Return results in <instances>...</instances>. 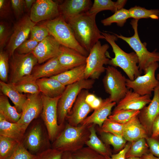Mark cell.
Returning <instances> with one entry per match:
<instances>
[{
    "label": "cell",
    "instance_id": "obj_1",
    "mask_svg": "<svg viewBox=\"0 0 159 159\" xmlns=\"http://www.w3.org/2000/svg\"><path fill=\"white\" fill-rule=\"evenodd\" d=\"M96 15L87 11L65 19L78 43L89 53L100 39H105L96 22Z\"/></svg>",
    "mask_w": 159,
    "mask_h": 159
},
{
    "label": "cell",
    "instance_id": "obj_2",
    "mask_svg": "<svg viewBox=\"0 0 159 159\" xmlns=\"http://www.w3.org/2000/svg\"><path fill=\"white\" fill-rule=\"evenodd\" d=\"M90 125L74 127L67 123L52 143L51 148L71 153L82 148L89 139Z\"/></svg>",
    "mask_w": 159,
    "mask_h": 159
},
{
    "label": "cell",
    "instance_id": "obj_3",
    "mask_svg": "<svg viewBox=\"0 0 159 159\" xmlns=\"http://www.w3.org/2000/svg\"><path fill=\"white\" fill-rule=\"evenodd\" d=\"M101 34L111 46L115 54V57L110 59L109 64L120 68L131 81L141 75L142 72L138 66L139 59L136 53H127L123 50L116 43L118 38L115 35L102 32Z\"/></svg>",
    "mask_w": 159,
    "mask_h": 159
},
{
    "label": "cell",
    "instance_id": "obj_4",
    "mask_svg": "<svg viewBox=\"0 0 159 159\" xmlns=\"http://www.w3.org/2000/svg\"><path fill=\"white\" fill-rule=\"evenodd\" d=\"M39 25L46 28L50 35L60 45L73 49L86 57L88 56L89 53L77 40L70 26L61 15Z\"/></svg>",
    "mask_w": 159,
    "mask_h": 159
},
{
    "label": "cell",
    "instance_id": "obj_5",
    "mask_svg": "<svg viewBox=\"0 0 159 159\" xmlns=\"http://www.w3.org/2000/svg\"><path fill=\"white\" fill-rule=\"evenodd\" d=\"M47 131L42 119L37 118L30 124L25 133L22 143L30 153L37 155L51 148Z\"/></svg>",
    "mask_w": 159,
    "mask_h": 159
},
{
    "label": "cell",
    "instance_id": "obj_6",
    "mask_svg": "<svg viewBox=\"0 0 159 159\" xmlns=\"http://www.w3.org/2000/svg\"><path fill=\"white\" fill-rule=\"evenodd\" d=\"M95 81L94 80L90 79H84L66 86L57 103V121L59 125H64L66 117L70 111L80 92L83 90H88L92 88Z\"/></svg>",
    "mask_w": 159,
    "mask_h": 159
},
{
    "label": "cell",
    "instance_id": "obj_7",
    "mask_svg": "<svg viewBox=\"0 0 159 159\" xmlns=\"http://www.w3.org/2000/svg\"><path fill=\"white\" fill-rule=\"evenodd\" d=\"M138 21L133 19L130 22L134 31L132 36L127 37L121 34H114L118 38L125 41L135 51L139 59L138 66L140 70L142 72L143 71H144L151 64L159 62V52H157L156 50L152 52H149L146 47V43L141 42L138 31Z\"/></svg>",
    "mask_w": 159,
    "mask_h": 159
},
{
    "label": "cell",
    "instance_id": "obj_8",
    "mask_svg": "<svg viewBox=\"0 0 159 159\" xmlns=\"http://www.w3.org/2000/svg\"><path fill=\"white\" fill-rule=\"evenodd\" d=\"M109 48L107 44L102 45L98 41L93 46L87 57L85 71V79H98L105 71L104 65L109 64L110 59L107 56Z\"/></svg>",
    "mask_w": 159,
    "mask_h": 159
},
{
    "label": "cell",
    "instance_id": "obj_9",
    "mask_svg": "<svg viewBox=\"0 0 159 159\" xmlns=\"http://www.w3.org/2000/svg\"><path fill=\"white\" fill-rule=\"evenodd\" d=\"M105 75L102 79L105 91L109 95L110 101L118 103L125 96L128 89L127 78L116 68L109 65L105 69Z\"/></svg>",
    "mask_w": 159,
    "mask_h": 159
},
{
    "label": "cell",
    "instance_id": "obj_10",
    "mask_svg": "<svg viewBox=\"0 0 159 159\" xmlns=\"http://www.w3.org/2000/svg\"><path fill=\"white\" fill-rule=\"evenodd\" d=\"M41 94L43 107L40 115L47 131L50 141L52 143L65 125L61 126L58 123L57 105L61 96L52 98Z\"/></svg>",
    "mask_w": 159,
    "mask_h": 159
},
{
    "label": "cell",
    "instance_id": "obj_11",
    "mask_svg": "<svg viewBox=\"0 0 159 159\" xmlns=\"http://www.w3.org/2000/svg\"><path fill=\"white\" fill-rule=\"evenodd\" d=\"M10 61V82L15 83L32 74L38 61L32 53L20 54L14 52Z\"/></svg>",
    "mask_w": 159,
    "mask_h": 159
},
{
    "label": "cell",
    "instance_id": "obj_12",
    "mask_svg": "<svg viewBox=\"0 0 159 159\" xmlns=\"http://www.w3.org/2000/svg\"><path fill=\"white\" fill-rule=\"evenodd\" d=\"M159 67L158 62H154L146 69L143 75L138 76L132 81L126 79L127 88L141 95H151L152 92L159 85V81L155 77V72Z\"/></svg>",
    "mask_w": 159,
    "mask_h": 159
},
{
    "label": "cell",
    "instance_id": "obj_13",
    "mask_svg": "<svg viewBox=\"0 0 159 159\" xmlns=\"http://www.w3.org/2000/svg\"><path fill=\"white\" fill-rule=\"evenodd\" d=\"M35 25L27 15L21 18L15 24L6 47L9 57H11L17 48L27 39L32 28Z\"/></svg>",
    "mask_w": 159,
    "mask_h": 159
},
{
    "label": "cell",
    "instance_id": "obj_14",
    "mask_svg": "<svg viewBox=\"0 0 159 159\" xmlns=\"http://www.w3.org/2000/svg\"><path fill=\"white\" fill-rule=\"evenodd\" d=\"M22 109L21 115L17 122L26 131L30 124L41 115L43 109V103L41 93L29 94Z\"/></svg>",
    "mask_w": 159,
    "mask_h": 159
},
{
    "label": "cell",
    "instance_id": "obj_15",
    "mask_svg": "<svg viewBox=\"0 0 159 159\" xmlns=\"http://www.w3.org/2000/svg\"><path fill=\"white\" fill-rule=\"evenodd\" d=\"M60 15L59 4L52 0H37L33 4L29 16L36 23L54 19Z\"/></svg>",
    "mask_w": 159,
    "mask_h": 159
},
{
    "label": "cell",
    "instance_id": "obj_16",
    "mask_svg": "<svg viewBox=\"0 0 159 159\" xmlns=\"http://www.w3.org/2000/svg\"><path fill=\"white\" fill-rule=\"evenodd\" d=\"M88 90H82L79 94L65 120L69 125L76 127L80 124L87 115L94 110L85 101V98L89 93Z\"/></svg>",
    "mask_w": 159,
    "mask_h": 159
},
{
    "label": "cell",
    "instance_id": "obj_17",
    "mask_svg": "<svg viewBox=\"0 0 159 159\" xmlns=\"http://www.w3.org/2000/svg\"><path fill=\"white\" fill-rule=\"evenodd\" d=\"M153 91L154 96L151 102L148 106H145L140 110L138 116L140 122L145 129L149 137L151 136L153 122L159 115V85Z\"/></svg>",
    "mask_w": 159,
    "mask_h": 159
},
{
    "label": "cell",
    "instance_id": "obj_18",
    "mask_svg": "<svg viewBox=\"0 0 159 159\" xmlns=\"http://www.w3.org/2000/svg\"><path fill=\"white\" fill-rule=\"evenodd\" d=\"M61 45L52 36L49 35L42 41L32 52L38 63L42 64L59 55Z\"/></svg>",
    "mask_w": 159,
    "mask_h": 159
},
{
    "label": "cell",
    "instance_id": "obj_19",
    "mask_svg": "<svg viewBox=\"0 0 159 159\" xmlns=\"http://www.w3.org/2000/svg\"><path fill=\"white\" fill-rule=\"evenodd\" d=\"M151 95H141L129 90L124 97L118 103L112 113L122 110H140L151 101Z\"/></svg>",
    "mask_w": 159,
    "mask_h": 159
},
{
    "label": "cell",
    "instance_id": "obj_20",
    "mask_svg": "<svg viewBox=\"0 0 159 159\" xmlns=\"http://www.w3.org/2000/svg\"><path fill=\"white\" fill-rule=\"evenodd\" d=\"M57 57L62 66L67 70L86 64L87 57L73 49L61 45Z\"/></svg>",
    "mask_w": 159,
    "mask_h": 159
},
{
    "label": "cell",
    "instance_id": "obj_21",
    "mask_svg": "<svg viewBox=\"0 0 159 159\" xmlns=\"http://www.w3.org/2000/svg\"><path fill=\"white\" fill-rule=\"evenodd\" d=\"M90 0H66L59 5L60 15L65 19L88 11L92 5Z\"/></svg>",
    "mask_w": 159,
    "mask_h": 159
},
{
    "label": "cell",
    "instance_id": "obj_22",
    "mask_svg": "<svg viewBox=\"0 0 159 159\" xmlns=\"http://www.w3.org/2000/svg\"><path fill=\"white\" fill-rule=\"evenodd\" d=\"M67 70L60 64L57 57L49 60L41 65L35 66L31 74L37 80L44 77H50Z\"/></svg>",
    "mask_w": 159,
    "mask_h": 159
},
{
    "label": "cell",
    "instance_id": "obj_23",
    "mask_svg": "<svg viewBox=\"0 0 159 159\" xmlns=\"http://www.w3.org/2000/svg\"><path fill=\"white\" fill-rule=\"evenodd\" d=\"M116 103L111 102L109 98L103 100L101 106L94 110L93 113L87 117L80 123V125H97L101 127L104 122L110 115L112 108Z\"/></svg>",
    "mask_w": 159,
    "mask_h": 159
},
{
    "label": "cell",
    "instance_id": "obj_24",
    "mask_svg": "<svg viewBox=\"0 0 159 159\" xmlns=\"http://www.w3.org/2000/svg\"><path fill=\"white\" fill-rule=\"evenodd\" d=\"M123 136L126 140L132 142L148 137L147 132L140 122L138 116L133 118L124 124Z\"/></svg>",
    "mask_w": 159,
    "mask_h": 159
},
{
    "label": "cell",
    "instance_id": "obj_25",
    "mask_svg": "<svg viewBox=\"0 0 159 159\" xmlns=\"http://www.w3.org/2000/svg\"><path fill=\"white\" fill-rule=\"evenodd\" d=\"M40 93L51 98L61 96L66 86L52 77H44L36 80Z\"/></svg>",
    "mask_w": 159,
    "mask_h": 159
},
{
    "label": "cell",
    "instance_id": "obj_26",
    "mask_svg": "<svg viewBox=\"0 0 159 159\" xmlns=\"http://www.w3.org/2000/svg\"><path fill=\"white\" fill-rule=\"evenodd\" d=\"M25 132L17 122L7 121L0 114V135L12 138L20 143H22Z\"/></svg>",
    "mask_w": 159,
    "mask_h": 159
},
{
    "label": "cell",
    "instance_id": "obj_27",
    "mask_svg": "<svg viewBox=\"0 0 159 159\" xmlns=\"http://www.w3.org/2000/svg\"><path fill=\"white\" fill-rule=\"evenodd\" d=\"M86 64L67 70L50 77L54 79L66 86L85 79Z\"/></svg>",
    "mask_w": 159,
    "mask_h": 159
},
{
    "label": "cell",
    "instance_id": "obj_28",
    "mask_svg": "<svg viewBox=\"0 0 159 159\" xmlns=\"http://www.w3.org/2000/svg\"><path fill=\"white\" fill-rule=\"evenodd\" d=\"M0 89L3 94L11 100L19 113L22 112L23 105L25 102L27 96L18 92L11 83L0 81Z\"/></svg>",
    "mask_w": 159,
    "mask_h": 159
},
{
    "label": "cell",
    "instance_id": "obj_29",
    "mask_svg": "<svg viewBox=\"0 0 159 159\" xmlns=\"http://www.w3.org/2000/svg\"><path fill=\"white\" fill-rule=\"evenodd\" d=\"M127 2L125 0H118L115 2L111 0H95L87 12L90 14L96 15L100 11L108 10L115 13L123 8Z\"/></svg>",
    "mask_w": 159,
    "mask_h": 159
},
{
    "label": "cell",
    "instance_id": "obj_30",
    "mask_svg": "<svg viewBox=\"0 0 159 159\" xmlns=\"http://www.w3.org/2000/svg\"><path fill=\"white\" fill-rule=\"evenodd\" d=\"M0 114L12 123L17 122L21 115V113H19L15 106L10 105L8 97L3 94L0 96Z\"/></svg>",
    "mask_w": 159,
    "mask_h": 159
},
{
    "label": "cell",
    "instance_id": "obj_31",
    "mask_svg": "<svg viewBox=\"0 0 159 159\" xmlns=\"http://www.w3.org/2000/svg\"><path fill=\"white\" fill-rule=\"evenodd\" d=\"M94 124H91L89 127L90 135L89 139L85 145L106 157L112 155L107 146L98 137Z\"/></svg>",
    "mask_w": 159,
    "mask_h": 159
},
{
    "label": "cell",
    "instance_id": "obj_32",
    "mask_svg": "<svg viewBox=\"0 0 159 159\" xmlns=\"http://www.w3.org/2000/svg\"><path fill=\"white\" fill-rule=\"evenodd\" d=\"M12 84L14 88L21 93L34 94L40 93L36 80L33 78L32 74L23 78L15 83Z\"/></svg>",
    "mask_w": 159,
    "mask_h": 159
},
{
    "label": "cell",
    "instance_id": "obj_33",
    "mask_svg": "<svg viewBox=\"0 0 159 159\" xmlns=\"http://www.w3.org/2000/svg\"><path fill=\"white\" fill-rule=\"evenodd\" d=\"M129 10L130 18L139 20L142 18H150L158 19L159 17V10L158 9H147L145 8L135 6Z\"/></svg>",
    "mask_w": 159,
    "mask_h": 159
},
{
    "label": "cell",
    "instance_id": "obj_34",
    "mask_svg": "<svg viewBox=\"0 0 159 159\" xmlns=\"http://www.w3.org/2000/svg\"><path fill=\"white\" fill-rule=\"evenodd\" d=\"M148 146L145 138H142L131 142V146L126 153V158L141 157L148 153Z\"/></svg>",
    "mask_w": 159,
    "mask_h": 159
},
{
    "label": "cell",
    "instance_id": "obj_35",
    "mask_svg": "<svg viewBox=\"0 0 159 159\" xmlns=\"http://www.w3.org/2000/svg\"><path fill=\"white\" fill-rule=\"evenodd\" d=\"M130 18L129 10L122 8L118 10L110 16L102 20L101 22L104 26L110 25L112 23H116L119 26H123L127 21Z\"/></svg>",
    "mask_w": 159,
    "mask_h": 159
},
{
    "label": "cell",
    "instance_id": "obj_36",
    "mask_svg": "<svg viewBox=\"0 0 159 159\" xmlns=\"http://www.w3.org/2000/svg\"><path fill=\"white\" fill-rule=\"evenodd\" d=\"M19 143L13 139L0 135V159H7Z\"/></svg>",
    "mask_w": 159,
    "mask_h": 159
},
{
    "label": "cell",
    "instance_id": "obj_37",
    "mask_svg": "<svg viewBox=\"0 0 159 159\" xmlns=\"http://www.w3.org/2000/svg\"><path fill=\"white\" fill-rule=\"evenodd\" d=\"M140 112V110H122L112 113L108 118L119 123L125 124L138 116Z\"/></svg>",
    "mask_w": 159,
    "mask_h": 159
},
{
    "label": "cell",
    "instance_id": "obj_38",
    "mask_svg": "<svg viewBox=\"0 0 159 159\" xmlns=\"http://www.w3.org/2000/svg\"><path fill=\"white\" fill-rule=\"evenodd\" d=\"M101 138L106 145H111L116 150L124 147L126 140L123 137H120L112 133L100 132Z\"/></svg>",
    "mask_w": 159,
    "mask_h": 159
},
{
    "label": "cell",
    "instance_id": "obj_39",
    "mask_svg": "<svg viewBox=\"0 0 159 159\" xmlns=\"http://www.w3.org/2000/svg\"><path fill=\"white\" fill-rule=\"evenodd\" d=\"M72 154L74 159H107V157L88 146L84 147Z\"/></svg>",
    "mask_w": 159,
    "mask_h": 159
},
{
    "label": "cell",
    "instance_id": "obj_40",
    "mask_svg": "<svg viewBox=\"0 0 159 159\" xmlns=\"http://www.w3.org/2000/svg\"><path fill=\"white\" fill-rule=\"evenodd\" d=\"M124 124L116 122L108 118L99 127V132H109L120 137L123 136Z\"/></svg>",
    "mask_w": 159,
    "mask_h": 159
},
{
    "label": "cell",
    "instance_id": "obj_41",
    "mask_svg": "<svg viewBox=\"0 0 159 159\" xmlns=\"http://www.w3.org/2000/svg\"><path fill=\"white\" fill-rule=\"evenodd\" d=\"M7 52L3 50L0 52V78L1 81L6 82L9 71V57Z\"/></svg>",
    "mask_w": 159,
    "mask_h": 159
},
{
    "label": "cell",
    "instance_id": "obj_42",
    "mask_svg": "<svg viewBox=\"0 0 159 159\" xmlns=\"http://www.w3.org/2000/svg\"><path fill=\"white\" fill-rule=\"evenodd\" d=\"M36 156L30 153L20 143L7 159H35Z\"/></svg>",
    "mask_w": 159,
    "mask_h": 159
},
{
    "label": "cell",
    "instance_id": "obj_43",
    "mask_svg": "<svg viewBox=\"0 0 159 159\" xmlns=\"http://www.w3.org/2000/svg\"><path fill=\"white\" fill-rule=\"evenodd\" d=\"M50 35L47 29L40 25L34 26L30 32V39L39 42Z\"/></svg>",
    "mask_w": 159,
    "mask_h": 159
},
{
    "label": "cell",
    "instance_id": "obj_44",
    "mask_svg": "<svg viewBox=\"0 0 159 159\" xmlns=\"http://www.w3.org/2000/svg\"><path fill=\"white\" fill-rule=\"evenodd\" d=\"M12 31L8 23L1 21L0 23V48L3 50L7 42L9 41Z\"/></svg>",
    "mask_w": 159,
    "mask_h": 159
},
{
    "label": "cell",
    "instance_id": "obj_45",
    "mask_svg": "<svg viewBox=\"0 0 159 159\" xmlns=\"http://www.w3.org/2000/svg\"><path fill=\"white\" fill-rule=\"evenodd\" d=\"M39 42L29 39H26L16 50V52L20 54H27L32 53L37 45Z\"/></svg>",
    "mask_w": 159,
    "mask_h": 159
},
{
    "label": "cell",
    "instance_id": "obj_46",
    "mask_svg": "<svg viewBox=\"0 0 159 159\" xmlns=\"http://www.w3.org/2000/svg\"><path fill=\"white\" fill-rule=\"evenodd\" d=\"M63 152L51 148L36 155L35 159H62Z\"/></svg>",
    "mask_w": 159,
    "mask_h": 159
},
{
    "label": "cell",
    "instance_id": "obj_47",
    "mask_svg": "<svg viewBox=\"0 0 159 159\" xmlns=\"http://www.w3.org/2000/svg\"><path fill=\"white\" fill-rule=\"evenodd\" d=\"M11 4L16 18L19 19L25 9V0H11Z\"/></svg>",
    "mask_w": 159,
    "mask_h": 159
},
{
    "label": "cell",
    "instance_id": "obj_48",
    "mask_svg": "<svg viewBox=\"0 0 159 159\" xmlns=\"http://www.w3.org/2000/svg\"><path fill=\"white\" fill-rule=\"evenodd\" d=\"M158 138L148 137L146 139L150 152L154 156L159 158V140L157 139Z\"/></svg>",
    "mask_w": 159,
    "mask_h": 159
},
{
    "label": "cell",
    "instance_id": "obj_49",
    "mask_svg": "<svg viewBox=\"0 0 159 159\" xmlns=\"http://www.w3.org/2000/svg\"><path fill=\"white\" fill-rule=\"evenodd\" d=\"M11 1L0 0V16L1 18L8 19L10 16Z\"/></svg>",
    "mask_w": 159,
    "mask_h": 159
},
{
    "label": "cell",
    "instance_id": "obj_50",
    "mask_svg": "<svg viewBox=\"0 0 159 159\" xmlns=\"http://www.w3.org/2000/svg\"><path fill=\"white\" fill-rule=\"evenodd\" d=\"M131 144V142H129L118 153L112 154L110 156L107 157V159H126V154L129 149Z\"/></svg>",
    "mask_w": 159,
    "mask_h": 159
},
{
    "label": "cell",
    "instance_id": "obj_51",
    "mask_svg": "<svg viewBox=\"0 0 159 159\" xmlns=\"http://www.w3.org/2000/svg\"><path fill=\"white\" fill-rule=\"evenodd\" d=\"M159 136V115L154 121L152 126L151 137L154 138Z\"/></svg>",
    "mask_w": 159,
    "mask_h": 159
},
{
    "label": "cell",
    "instance_id": "obj_52",
    "mask_svg": "<svg viewBox=\"0 0 159 159\" xmlns=\"http://www.w3.org/2000/svg\"><path fill=\"white\" fill-rule=\"evenodd\" d=\"M103 101L101 98L96 97L90 106L94 110L101 106Z\"/></svg>",
    "mask_w": 159,
    "mask_h": 159
},
{
    "label": "cell",
    "instance_id": "obj_53",
    "mask_svg": "<svg viewBox=\"0 0 159 159\" xmlns=\"http://www.w3.org/2000/svg\"><path fill=\"white\" fill-rule=\"evenodd\" d=\"M36 1L35 0H25V9L28 11H30L33 4Z\"/></svg>",
    "mask_w": 159,
    "mask_h": 159
},
{
    "label": "cell",
    "instance_id": "obj_54",
    "mask_svg": "<svg viewBox=\"0 0 159 159\" xmlns=\"http://www.w3.org/2000/svg\"><path fill=\"white\" fill-rule=\"evenodd\" d=\"M96 97L94 94L89 93L86 96L85 101L90 105Z\"/></svg>",
    "mask_w": 159,
    "mask_h": 159
},
{
    "label": "cell",
    "instance_id": "obj_55",
    "mask_svg": "<svg viewBox=\"0 0 159 159\" xmlns=\"http://www.w3.org/2000/svg\"><path fill=\"white\" fill-rule=\"evenodd\" d=\"M141 157L142 159H159V158L155 156L150 152L145 154Z\"/></svg>",
    "mask_w": 159,
    "mask_h": 159
},
{
    "label": "cell",
    "instance_id": "obj_56",
    "mask_svg": "<svg viewBox=\"0 0 159 159\" xmlns=\"http://www.w3.org/2000/svg\"><path fill=\"white\" fill-rule=\"evenodd\" d=\"M62 159H74L72 153L69 152H63Z\"/></svg>",
    "mask_w": 159,
    "mask_h": 159
},
{
    "label": "cell",
    "instance_id": "obj_57",
    "mask_svg": "<svg viewBox=\"0 0 159 159\" xmlns=\"http://www.w3.org/2000/svg\"><path fill=\"white\" fill-rule=\"evenodd\" d=\"M126 159H142L139 157H130L126 158Z\"/></svg>",
    "mask_w": 159,
    "mask_h": 159
},
{
    "label": "cell",
    "instance_id": "obj_58",
    "mask_svg": "<svg viewBox=\"0 0 159 159\" xmlns=\"http://www.w3.org/2000/svg\"><path fill=\"white\" fill-rule=\"evenodd\" d=\"M156 78L159 81V73L157 74Z\"/></svg>",
    "mask_w": 159,
    "mask_h": 159
}]
</instances>
